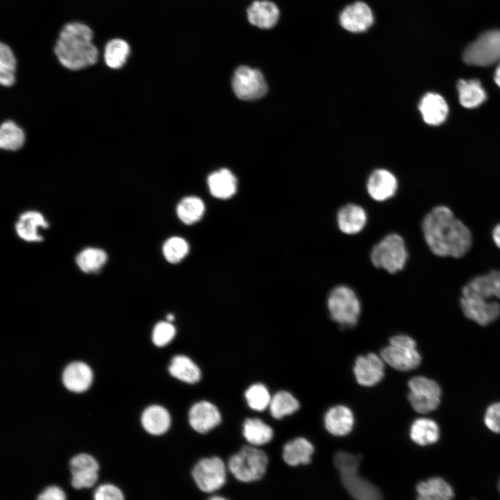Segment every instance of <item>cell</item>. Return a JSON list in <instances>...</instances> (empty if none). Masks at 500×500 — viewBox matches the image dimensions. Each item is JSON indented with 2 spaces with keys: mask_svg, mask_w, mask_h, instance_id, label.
<instances>
[{
  "mask_svg": "<svg viewBox=\"0 0 500 500\" xmlns=\"http://www.w3.org/2000/svg\"><path fill=\"white\" fill-rule=\"evenodd\" d=\"M422 231L429 249L438 256L460 258L472 247L470 231L445 206L433 208L424 217Z\"/></svg>",
  "mask_w": 500,
  "mask_h": 500,
  "instance_id": "1",
  "label": "cell"
},
{
  "mask_svg": "<svg viewBox=\"0 0 500 500\" xmlns=\"http://www.w3.org/2000/svg\"><path fill=\"white\" fill-rule=\"evenodd\" d=\"M92 40L93 31L87 24L78 22L66 24L53 49L58 60L72 71L94 65L98 60L99 51Z\"/></svg>",
  "mask_w": 500,
  "mask_h": 500,
  "instance_id": "2",
  "label": "cell"
},
{
  "mask_svg": "<svg viewBox=\"0 0 500 500\" xmlns=\"http://www.w3.org/2000/svg\"><path fill=\"white\" fill-rule=\"evenodd\" d=\"M333 463L343 486L353 500H383L380 490L358 474L360 459L357 456L338 451Z\"/></svg>",
  "mask_w": 500,
  "mask_h": 500,
  "instance_id": "3",
  "label": "cell"
},
{
  "mask_svg": "<svg viewBox=\"0 0 500 500\" xmlns=\"http://www.w3.org/2000/svg\"><path fill=\"white\" fill-rule=\"evenodd\" d=\"M327 308L331 319L344 328L354 326L361 312L356 294L346 285H338L331 290L327 299Z\"/></svg>",
  "mask_w": 500,
  "mask_h": 500,
  "instance_id": "4",
  "label": "cell"
},
{
  "mask_svg": "<svg viewBox=\"0 0 500 500\" xmlns=\"http://www.w3.org/2000/svg\"><path fill=\"white\" fill-rule=\"evenodd\" d=\"M372 264L377 268L395 274L406 265L408 252L403 239L397 233H391L375 244L370 254Z\"/></svg>",
  "mask_w": 500,
  "mask_h": 500,
  "instance_id": "5",
  "label": "cell"
},
{
  "mask_svg": "<svg viewBox=\"0 0 500 500\" xmlns=\"http://www.w3.org/2000/svg\"><path fill=\"white\" fill-rule=\"evenodd\" d=\"M389 343L381 351L380 356L385 363L401 372L410 371L419 367L422 361L421 355L411 337L396 335L390 338Z\"/></svg>",
  "mask_w": 500,
  "mask_h": 500,
  "instance_id": "6",
  "label": "cell"
},
{
  "mask_svg": "<svg viewBox=\"0 0 500 500\" xmlns=\"http://www.w3.org/2000/svg\"><path fill=\"white\" fill-rule=\"evenodd\" d=\"M267 462L265 452L253 447H244L230 458L228 468L238 481L249 483L262 477Z\"/></svg>",
  "mask_w": 500,
  "mask_h": 500,
  "instance_id": "7",
  "label": "cell"
},
{
  "mask_svg": "<svg viewBox=\"0 0 500 500\" xmlns=\"http://www.w3.org/2000/svg\"><path fill=\"white\" fill-rule=\"evenodd\" d=\"M408 400L415 411L426 414L435 410L440 402L441 389L432 379L417 376L408 383Z\"/></svg>",
  "mask_w": 500,
  "mask_h": 500,
  "instance_id": "8",
  "label": "cell"
},
{
  "mask_svg": "<svg viewBox=\"0 0 500 500\" xmlns=\"http://www.w3.org/2000/svg\"><path fill=\"white\" fill-rule=\"evenodd\" d=\"M463 60L476 66H488L500 60V31L491 30L481 34L465 49Z\"/></svg>",
  "mask_w": 500,
  "mask_h": 500,
  "instance_id": "9",
  "label": "cell"
},
{
  "mask_svg": "<svg viewBox=\"0 0 500 500\" xmlns=\"http://www.w3.org/2000/svg\"><path fill=\"white\" fill-rule=\"evenodd\" d=\"M233 90L242 100L251 101L263 97L267 90L266 81L262 73L247 66H240L235 71Z\"/></svg>",
  "mask_w": 500,
  "mask_h": 500,
  "instance_id": "10",
  "label": "cell"
},
{
  "mask_svg": "<svg viewBox=\"0 0 500 500\" xmlns=\"http://www.w3.org/2000/svg\"><path fill=\"white\" fill-rule=\"evenodd\" d=\"M192 477L198 488L205 492L221 488L226 482V467L218 457L205 458L194 467Z\"/></svg>",
  "mask_w": 500,
  "mask_h": 500,
  "instance_id": "11",
  "label": "cell"
},
{
  "mask_svg": "<svg viewBox=\"0 0 500 500\" xmlns=\"http://www.w3.org/2000/svg\"><path fill=\"white\" fill-rule=\"evenodd\" d=\"M353 372L359 385L372 387L383 378L385 362L381 356L374 353L362 355L356 359Z\"/></svg>",
  "mask_w": 500,
  "mask_h": 500,
  "instance_id": "12",
  "label": "cell"
},
{
  "mask_svg": "<svg viewBox=\"0 0 500 500\" xmlns=\"http://www.w3.org/2000/svg\"><path fill=\"white\" fill-rule=\"evenodd\" d=\"M460 307L465 316L478 324L486 326L500 317V303L475 297L462 296Z\"/></svg>",
  "mask_w": 500,
  "mask_h": 500,
  "instance_id": "13",
  "label": "cell"
},
{
  "mask_svg": "<svg viewBox=\"0 0 500 500\" xmlns=\"http://www.w3.org/2000/svg\"><path fill=\"white\" fill-rule=\"evenodd\" d=\"M72 485L74 488L92 487L98 480L99 465L97 460L88 453L74 456L69 462Z\"/></svg>",
  "mask_w": 500,
  "mask_h": 500,
  "instance_id": "14",
  "label": "cell"
},
{
  "mask_svg": "<svg viewBox=\"0 0 500 500\" xmlns=\"http://www.w3.org/2000/svg\"><path fill=\"white\" fill-rule=\"evenodd\" d=\"M341 26L353 33L365 31L374 22L370 8L364 2L357 1L347 6L340 15Z\"/></svg>",
  "mask_w": 500,
  "mask_h": 500,
  "instance_id": "15",
  "label": "cell"
},
{
  "mask_svg": "<svg viewBox=\"0 0 500 500\" xmlns=\"http://www.w3.org/2000/svg\"><path fill=\"white\" fill-rule=\"evenodd\" d=\"M462 296H469L488 300L492 297L500 299V272L474 277L462 290Z\"/></svg>",
  "mask_w": 500,
  "mask_h": 500,
  "instance_id": "16",
  "label": "cell"
},
{
  "mask_svg": "<svg viewBox=\"0 0 500 500\" xmlns=\"http://www.w3.org/2000/svg\"><path fill=\"white\" fill-rule=\"evenodd\" d=\"M190 426L198 433H204L221 422V415L210 402L201 401L194 404L189 411Z\"/></svg>",
  "mask_w": 500,
  "mask_h": 500,
  "instance_id": "17",
  "label": "cell"
},
{
  "mask_svg": "<svg viewBox=\"0 0 500 500\" xmlns=\"http://www.w3.org/2000/svg\"><path fill=\"white\" fill-rule=\"evenodd\" d=\"M355 422L352 410L344 405L330 408L325 413L324 424L326 430L335 436H344L352 431Z\"/></svg>",
  "mask_w": 500,
  "mask_h": 500,
  "instance_id": "18",
  "label": "cell"
},
{
  "mask_svg": "<svg viewBox=\"0 0 500 500\" xmlns=\"http://www.w3.org/2000/svg\"><path fill=\"white\" fill-rule=\"evenodd\" d=\"M397 180L390 172L376 169L369 176L367 189L369 196L375 201H383L394 195L397 190Z\"/></svg>",
  "mask_w": 500,
  "mask_h": 500,
  "instance_id": "19",
  "label": "cell"
},
{
  "mask_svg": "<svg viewBox=\"0 0 500 500\" xmlns=\"http://www.w3.org/2000/svg\"><path fill=\"white\" fill-rule=\"evenodd\" d=\"M48 222L42 214L38 211H26L22 213L15 225L18 236L28 242H38L43 240L41 230L47 228Z\"/></svg>",
  "mask_w": 500,
  "mask_h": 500,
  "instance_id": "20",
  "label": "cell"
},
{
  "mask_svg": "<svg viewBox=\"0 0 500 500\" xmlns=\"http://www.w3.org/2000/svg\"><path fill=\"white\" fill-rule=\"evenodd\" d=\"M279 15L277 6L267 0L254 1L247 10L249 23L262 29L273 28L278 20Z\"/></svg>",
  "mask_w": 500,
  "mask_h": 500,
  "instance_id": "21",
  "label": "cell"
},
{
  "mask_svg": "<svg viewBox=\"0 0 500 500\" xmlns=\"http://www.w3.org/2000/svg\"><path fill=\"white\" fill-rule=\"evenodd\" d=\"M93 374L85 363L76 361L69 364L62 373V383L65 388L74 392L87 390L92 383Z\"/></svg>",
  "mask_w": 500,
  "mask_h": 500,
  "instance_id": "22",
  "label": "cell"
},
{
  "mask_svg": "<svg viewBox=\"0 0 500 500\" xmlns=\"http://www.w3.org/2000/svg\"><path fill=\"white\" fill-rule=\"evenodd\" d=\"M365 210L359 205L349 203L340 208L337 223L340 230L348 235L360 233L367 224Z\"/></svg>",
  "mask_w": 500,
  "mask_h": 500,
  "instance_id": "23",
  "label": "cell"
},
{
  "mask_svg": "<svg viewBox=\"0 0 500 500\" xmlns=\"http://www.w3.org/2000/svg\"><path fill=\"white\" fill-rule=\"evenodd\" d=\"M419 109L424 121L429 124L437 126L446 119L449 112L447 103L440 94L429 92L422 99Z\"/></svg>",
  "mask_w": 500,
  "mask_h": 500,
  "instance_id": "24",
  "label": "cell"
},
{
  "mask_svg": "<svg viewBox=\"0 0 500 500\" xmlns=\"http://www.w3.org/2000/svg\"><path fill=\"white\" fill-rule=\"evenodd\" d=\"M207 182L210 194L219 199L232 197L237 190L236 178L226 168L210 174Z\"/></svg>",
  "mask_w": 500,
  "mask_h": 500,
  "instance_id": "25",
  "label": "cell"
},
{
  "mask_svg": "<svg viewBox=\"0 0 500 500\" xmlns=\"http://www.w3.org/2000/svg\"><path fill=\"white\" fill-rule=\"evenodd\" d=\"M141 422L149 433L158 435L165 433L169 428L171 418L168 411L162 406L153 405L142 412Z\"/></svg>",
  "mask_w": 500,
  "mask_h": 500,
  "instance_id": "26",
  "label": "cell"
},
{
  "mask_svg": "<svg viewBox=\"0 0 500 500\" xmlns=\"http://www.w3.org/2000/svg\"><path fill=\"white\" fill-rule=\"evenodd\" d=\"M314 451L312 443L304 438H297L287 442L283 450V458L289 465H306L311 461Z\"/></svg>",
  "mask_w": 500,
  "mask_h": 500,
  "instance_id": "27",
  "label": "cell"
},
{
  "mask_svg": "<svg viewBox=\"0 0 500 500\" xmlns=\"http://www.w3.org/2000/svg\"><path fill=\"white\" fill-rule=\"evenodd\" d=\"M410 439L417 444L426 446L435 443L440 438V429L437 423L428 418L415 419L410 428Z\"/></svg>",
  "mask_w": 500,
  "mask_h": 500,
  "instance_id": "28",
  "label": "cell"
},
{
  "mask_svg": "<svg viewBox=\"0 0 500 500\" xmlns=\"http://www.w3.org/2000/svg\"><path fill=\"white\" fill-rule=\"evenodd\" d=\"M169 372L172 376L188 383H197L201 378L198 366L183 355H177L172 359Z\"/></svg>",
  "mask_w": 500,
  "mask_h": 500,
  "instance_id": "29",
  "label": "cell"
},
{
  "mask_svg": "<svg viewBox=\"0 0 500 500\" xmlns=\"http://www.w3.org/2000/svg\"><path fill=\"white\" fill-rule=\"evenodd\" d=\"M457 89L460 103L467 108L477 107L486 99L485 90L478 80L460 79L457 83Z\"/></svg>",
  "mask_w": 500,
  "mask_h": 500,
  "instance_id": "30",
  "label": "cell"
},
{
  "mask_svg": "<svg viewBox=\"0 0 500 500\" xmlns=\"http://www.w3.org/2000/svg\"><path fill=\"white\" fill-rule=\"evenodd\" d=\"M131 52L128 43L121 38L109 40L104 48L103 59L106 65L112 69L122 68L126 62Z\"/></svg>",
  "mask_w": 500,
  "mask_h": 500,
  "instance_id": "31",
  "label": "cell"
},
{
  "mask_svg": "<svg viewBox=\"0 0 500 500\" xmlns=\"http://www.w3.org/2000/svg\"><path fill=\"white\" fill-rule=\"evenodd\" d=\"M243 435L252 445H263L273 438V429L271 426L257 418L247 419L243 425Z\"/></svg>",
  "mask_w": 500,
  "mask_h": 500,
  "instance_id": "32",
  "label": "cell"
},
{
  "mask_svg": "<svg viewBox=\"0 0 500 500\" xmlns=\"http://www.w3.org/2000/svg\"><path fill=\"white\" fill-rule=\"evenodd\" d=\"M205 212L203 201L197 197L190 196L183 198L177 205L176 213L179 219L187 225L199 222Z\"/></svg>",
  "mask_w": 500,
  "mask_h": 500,
  "instance_id": "33",
  "label": "cell"
},
{
  "mask_svg": "<svg viewBox=\"0 0 500 500\" xmlns=\"http://www.w3.org/2000/svg\"><path fill=\"white\" fill-rule=\"evenodd\" d=\"M108 259L106 252L99 248L88 247L84 249L76 258L78 268L85 273H94L100 270Z\"/></svg>",
  "mask_w": 500,
  "mask_h": 500,
  "instance_id": "34",
  "label": "cell"
},
{
  "mask_svg": "<svg viewBox=\"0 0 500 500\" xmlns=\"http://www.w3.org/2000/svg\"><path fill=\"white\" fill-rule=\"evenodd\" d=\"M269 407L272 416L279 419L297 412L300 404L291 393L282 390L272 397Z\"/></svg>",
  "mask_w": 500,
  "mask_h": 500,
  "instance_id": "35",
  "label": "cell"
},
{
  "mask_svg": "<svg viewBox=\"0 0 500 500\" xmlns=\"http://www.w3.org/2000/svg\"><path fill=\"white\" fill-rule=\"evenodd\" d=\"M25 134L22 128L15 122L8 120L2 123L0 128V147L7 151H17L25 142Z\"/></svg>",
  "mask_w": 500,
  "mask_h": 500,
  "instance_id": "36",
  "label": "cell"
},
{
  "mask_svg": "<svg viewBox=\"0 0 500 500\" xmlns=\"http://www.w3.org/2000/svg\"><path fill=\"white\" fill-rule=\"evenodd\" d=\"M17 60L10 47L6 43L0 44V83L4 87H10L15 82Z\"/></svg>",
  "mask_w": 500,
  "mask_h": 500,
  "instance_id": "37",
  "label": "cell"
},
{
  "mask_svg": "<svg viewBox=\"0 0 500 500\" xmlns=\"http://www.w3.org/2000/svg\"><path fill=\"white\" fill-rule=\"evenodd\" d=\"M418 495L439 494L453 499L454 491L451 485L441 477H432L419 482L416 487Z\"/></svg>",
  "mask_w": 500,
  "mask_h": 500,
  "instance_id": "38",
  "label": "cell"
},
{
  "mask_svg": "<svg viewBox=\"0 0 500 500\" xmlns=\"http://www.w3.org/2000/svg\"><path fill=\"white\" fill-rule=\"evenodd\" d=\"M189 252V244L180 237L168 238L162 246V253L165 259L170 263L176 264L183 260Z\"/></svg>",
  "mask_w": 500,
  "mask_h": 500,
  "instance_id": "39",
  "label": "cell"
},
{
  "mask_svg": "<svg viewBox=\"0 0 500 500\" xmlns=\"http://www.w3.org/2000/svg\"><path fill=\"white\" fill-rule=\"evenodd\" d=\"M245 398L249 406L258 411L269 406L272 399L267 388L261 383L251 385L245 392Z\"/></svg>",
  "mask_w": 500,
  "mask_h": 500,
  "instance_id": "40",
  "label": "cell"
},
{
  "mask_svg": "<svg viewBox=\"0 0 500 500\" xmlns=\"http://www.w3.org/2000/svg\"><path fill=\"white\" fill-rule=\"evenodd\" d=\"M176 334V329L169 322H160L156 324L152 333V340L155 345L163 347L169 343Z\"/></svg>",
  "mask_w": 500,
  "mask_h": 500,
  "instance_id": "41",
  "label": "cell"
},
{
  "mask_svg": "<svg viewBox=\"0 0 500 500\" xmlns=\"http://www.w3.org/2000/svg\"><path fill=\"white\" fill-rule=\"evenodd\" d=\"M94 500H124V497L122 490L116 485L104 483L95 490Z\"/></svg>",
  "mask_w": 500,
  "mask_h": 500,
  "instance_id": "42",
  "label": "cell"
},
{
  "mask_svg": "<svg viewBox=\"0 0 500 500\" xmlns=\"http://www.w3.org/2000/svg\"><path fill=\"white\" fill-rule=\"evenodd\" d=\"M484 422L491 431L500 433V402L494 403L488 408Z\"/></svg>",
  "mask_w": 500,
  "mask_h": 500,
  "instance_id": "43",
  "label": "cell"
},
{
  "mask_svg": "<svg viewBox=\"0 0 500 500\" xmlns=\"http://www.w3.org/2000/svg\"><path fill=\"white\" fill-rule=\"evenodd\" d=\"M37 500H67V497L62 488L56 485H51L38 495Z\"/></svg>",
  "mask_w": 500,
  "mask_h": 500,
  "instance_id": "44",
  "label": "cell"
},
{
  "mask_svg": "<svg viewBox=\"0 0 500 500\" xmlns=\"http://www.w3.org/2000/svg\"><path fill=\"white\" fill-rule=\"evenodd\" d=\"M417 500H452V499L439 494H427L418 495Z\"/></svg>",
  "mask_w": 500,
  "mask_h": 500,
  "instance_id": "45",
  "label": "cell"
},
{
  "mask_svg": "<svg viewBox=\"0 0 500 500\" xmlns=\"http://www.w3.org/2000/svg\"><path fill=\"white\" fill-rule=\"evenodd\" d=\"M492 239L495 244L500 249V224L494 228L492 231Z\"/></svg>",
  "mask_w": 500,
  "mask_h": 500,
  "instance_id": "46",
  "label": "cell"
},
{
  "mask_svg": "<svg viewBox=\"0 0 500 500\" xmlns=\"http://www.w3.org/2000/svg\"><path fill=\"white\" fill-rule=\"evenodd\" d=\"M494 81L500 87V64L495 71Z\"/></svg>",
  "mask_w": 500,
  "mask_h": 500,
  "instance_id": "47",
  "label": "cell"
},
{
  "mask_svg": "<svg viewBox=\"0 0 500 500\" xmlns=\"http://www.w3.org/2000/svg\"><path fill=\"white\" fill-rule=\"evenodd\" d=\"M174 319V316L172 314H168L167 315V322H172Z\"/></svg>",
  "mask_w": 500,
  "mask_h": 500,
  "instance_id": "48",
  "label": "cell"
},
{
  "mask_svg": "<svg viewBox=\"0 0 500 500\" xmlns=\"http://www.w3.org/2000/svg\"><path fill=\"white\" fill-rule=\"evenodd\" d=\"M208 500H227L226 499L222 497H213L209 499Z\"/></svg>",
  "mask_w": 500,
  "mask_h": 500,
  "instance_id": "49",
  "label": "cell"
},
{
  "mask_svg": "<svg viewBox=\"0 0 500 500\" xmlns=\"http://www.w3.org/2000/svg\"><path fill=\"white\" fill-rule=\"evenodd\" d=\"M498 489H499V492H500V479H499V483H498Z\"/></svg>",
  "mask_w": 500,
  "mask_h": 500,
  "instance_id": "50",
  "label": "cell"
}]
</instances>
